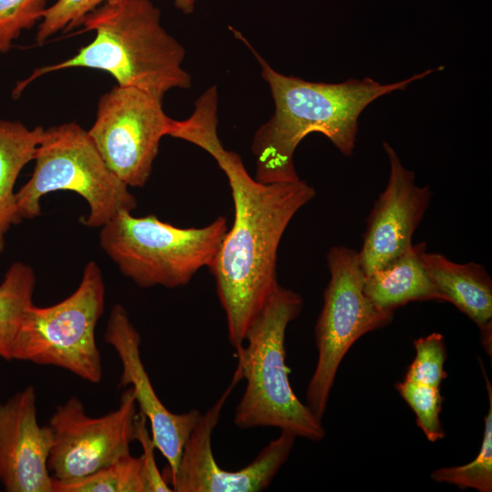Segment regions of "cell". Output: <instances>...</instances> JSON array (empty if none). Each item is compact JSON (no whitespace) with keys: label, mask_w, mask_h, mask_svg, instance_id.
<instances>
[{"label":"cell","mask_w":492,"mask_h":492,"mask_svg":"<svg viewBox=\"0 0 492 492\" xmlns=\"http://www.w3.org/2000/svg\"><path fill=\"white\" fill-rule=\"evenodd\" d=\"M302 308L297 292L278 285L250 326L246 345L236 350V369L246 381L233 418L238 427H277L312 441L324 437L322 419L294 394L286 364V330Z\"/></svg>","instance_id":"4"},{"label":"cell","mask_w":492,"mask_h":492,"mask_svg":"<svg viewBox=\"0 0 492 492\" xmlns=\"http://www.w3.org/2000/svg\"><path fill=\"white\" fill-rule=\"evenodd\" d=\"M29 180L15 193L21 219L41 213L40 201L51 192L69 190L88 205L83 224L101 228L119 212L132 211L137 200L108 167L87 130L76 122L44 128Z\"/></svg>","instance_id":"6"},{"label":"cell","mask_w":492,"mask_h":492,"mask_svg":"<svg viewBox=\"0 0 492 492\" xmlns=\"http://www.w3.org/2000/svg\"><path fill=\"white\" fill-rule=\"evenodd\" d=\"M46 0H0V53H7L23 31L41 21Z\"/></svg>","instance_id":"24"},{"label":"cell","mask_w":492,"mask_h":492,"mask_svg":"<svg viewBox=\"0 0 492 492\" xmlns=\"http://www.w3.org/2000/svg\"><path fill=\"white\" fill-rule=\"evenodd\" d=\"M137 407L131 387L123 392L116 410L99 417L89 416L76 396L57 405L49 420L53 445L47 467L52 478L87 477L130 454Z\"/></svg>","instance_id":"10"},{"label":"cell","mask_w":492,"mask_h":492,"mask_svg":"<svg viewBox=\"0 0 492 492\" xmlns=\"http://www.w3.org/2000/svg\"><path fill=\"white\" fill-rule=\"evenodd\" d=\"M383 147L389 159L390 174L370 212L358 251L364 276L412 247L413 234L432 197L428 186L415 183V173L403 166L395 150L385 141Z\"/></svg>","instance_id":"12"},{"label":"cell","mask_w":492,"mask_h":492,"mask_svg":"<svg viewBox=\"0 0 492 492\" xmlns=\"http://www.w3.org/2000/svg\"><path fill=\"white\" fill-rule=\"evenodd\" d=\"M162 100L131 87L115 86L98 100L87 133L110 170L128 188L149 180L159 143L172 118Z\"/></svg>","instance_id":"9"},{"label":"cell","mask_w":492,"mask_h":492,"mask_svg":"<svg viewBox=\"0 0 492 492\" xmlns=\"http://www.w3.org/2000/svg\"><path fill=\"white\" fill-rule=\"evenodd\" d=\"M34 270L21 261L8 268L0 284V357L10 361L12 345L26 309L33 303Z\"/></svg>","instance_id":"18"},{"label":"cell","mask_w":492,"mask_h":492,"mask_svg":"<svg viewBox=\"0 0 492 492\" xmlns=\"http://www.w3.org/2000/svg\"><path fill=\"white\" fill-rule=\"evenodd\" d=\"M147 425V417L141 412H137L135 417V440L139 442L143 449L140 457L144 492H171V487L157 466L154 455L156 447Z\"/></svg>","instance_id":"25"},{"label":"cell","mask_w":492,"mask_h":492,"mask_svg":"<svg viewBox=\"0 0 492 492\" xmlns=\"http://www.w3.org/2000/svg\"><path fill=\"white\" fill-rule=\"evenodd\" d=\"M54 492H144L141 457L128 454L91 475L68 481L53 479Z\"/></svg>","instance_id":"20"},{"label":"cell","mask_w":492,"mask_h":492,"mask_svg":"<svg viewBox=\"0 0 492 492\" xmlns=\"http://www.w3.org/2000/svg\"><path fill=\"white\" fill-rule=\"evenodd\" d=\"M424 242L413 244L405 253L384 267L364 276V291L368 299L384 311L415 301H439L422 261Z\"/></svg>","instance_id":"16"},{"label":"cell","mask_w":492,"mask_h":492,"mask_svg":"<svg viewBox=\"0 0 492 492\" xmlns=\"http://www.w3.org/2000/svg\"><path fill=\"white\" fill-rule=\"evenodd\" d=\"M43 132L41 126L29 128L20 121L0 119V253L8 230L22 220L14 188L23 168L34 160Z\"/></svg>","instance_id":"17"},{"label":"cell","mask_w":492,"mask_h":492,"mask_svg":"<svg viewBox=\"0 0 492 492\" xmlns=\"http://www.w3.org/2000/svg\"><path fill=\"white\" fill-rule=\"evenodd\" d=\"M487 390L489 407L485 417L483 441L476 458L466 465L445 466L434 470L430 477L438 483H447L461 489L492 491V386L479 360Z\"/></svg>","instance_id":"19"},{"label":"cell","mask_w":492,"mask_h":492,"mask_svg":"<svg viewBox=\"0 0 492 492\" xmlns=\"http://www.w3.org/2000/svg\"><path fill=\"white\" fill-rule=\"evenodd\" d=\"M105 303L100 268L89 261L78 287L47 307L32 303L15 337L11 360L66 369L90 383H99L102 365L95 329Z\"/></svg>","instance_id":"7"},{"label":"cell","mask_w":492,"mask_h":492,"mask_svg":"<svg viewBox=\"0 0 492 492\" xmlns=\"http://www.w3.org/2000/svg\"><path fill=\"white\" fill-rule=\"evenodd\" d=\"M415 356L409 365L405 379L440 388L447 377L444 368L446 350L444 336L432 333L414 342Z\"/></svg>","instance_id":"22"},{"label":"cell","mask_w":492,"mask_h":492,"mask_svg":"<svg viewBox=\"0 0 492 492\" xmlns=\"http://www.w3.org/2000/svg\"><path fill=\"white\" fill-rule=\"evenodd\" d=\"M119 0H56L47 6L38 24L36 41L44 43L55 34L80 26L85 17L99 6Z\"/></svg>","instance_id":"23"},{"label":"cell","mask_w":492,"mask_h":492,"mask_svg":"<svg viewBox=\"0 0 492 492\" xmlns=\"http://www.w3.org/2000/svg\"><path fill=\"white\" fill-rule=\"evenodd\" d=\"M104 339L115 349L122 365L118 386L130 385L132 388L138 411L149 423L154 446L168 462L162 475H173L184 445L200 417V412L192 409L174 414L159 400L141 359L140 334L121 304L112 308Z\"/></svg>","instance_id":"13"},{"label":"cell","mask_w":492,"mask_h":492,"mask_svg":"<svg viewBox=\"0 0 492 492\" xmlns=\"http://www.w3.org/2000/svg\"><path fill=\"white\" fill-rule=\"evenodd\" d=\"M326 260L330 280L314 329L318 356L306 389V405L321 419L348 350L361 336L386 326L394 318V312L378 308L364 293L358 251L333 246Z\"/></svg>","instance_id":"8"},{"label":"cell","mask_w":492,"mask_h":492,"mask_svg":"<svg viewBox=\"0 0 492 492\" xmlns=\"http://www.w3.org/2000/svg\"><path fill=\"white\" fill-rule=\"evenodd\" d=\"M53 445L49 425L36 417L30 385L0 404V483L7 492H54L47 461Z\"/></svg>","instance_id":"14"},{"label":"cell","mask_w":492,"mask_h":492,"mask_svg":"<svg viewBox=\"0 0 492 492\" xmlns=\"http://www.w3.org/2000/svg\"><path fill=\"white\" fill-rule=\"evenodd\" d=\"M228 231L223 216L201 228H179L155 215L121 211L101 227L99 243L123 275L142 288H177L210 268Z\"/></svg>","instance_id":"5"},{"label":"cell","mask_w":492,"mask_h":492,"mask_svg":"<svg viewBox=\"0 0 492 492\" xmlns=\"http://www.w3.org/2000/svg\"><path fill=\"white\" fill-rule=\"evenodd\" d=\"M169 136L208 152L231 187L233 224L210 270L225 313L229 341L238 350L279 285L276 263L282 235L293 216L315 197V190L301 179L261 183L249 174L241 157L226 149L219 138L215 87L200 96L188 118L173 120Z\"/></svg>","instance_id":"1"},{"label":"cell","mask_w":492,"mask_h":492,"mask_svg":"<svg viewBox=\"0 0 492 492\" xmlns=\"http://www.w3.org/2000/svg\"><path fill=\"white\" fill-rule=\"evenodd\" d=\"M395 388L415 413L416 425L427 440L436 442L444 438L446 433L439 419L444 399L440 389L405 378Z\"/></svg>","instance_id":"21"},{"label":"cell","mask_w":492,"mask_h":492,"mask_svg":"<svg viewBox=\"0 0 492 492\" xmlns=\"http://www.w3.org/2000/svg\"><path fill=\"white\" fill-rule=\"evenodd\" d=\"M236 370V369H235ZM241 376L237 370L225 391L200 417L186 441L178 468L163 476L174 492H259L266 489L287 461L296 436L281 430L244 467L230 471L221 468L214 456L211 436L218 425L227 398Z\"/></svg>","instance_id":"11"},{"label":"cell","mask_w":492,"mask_h":492,"mask_svg":"<svg viewBox=\"0 0 492 492\" xmlns=\"http://www.w3.org/2000/svg\"><path fill=\"white\" fill-rule=\"evenodd\" d=\"M198 0H173L174 5L185 15L193 13Z\"/></svg>","instance_id":"26"},{"label":"cell","mask_w":492,"mask_h":492,"mask_svg":"<svg viewBox=\"0 0 492 492\" xmlns=\"http://www.w3.org/2000/svg\"><path fill=\"white\" fill-rule=\"evenodd\" d=\"M80 32L95 37L73 56L36 68L17 84L19 95L33 80L51 72L84 67L108 72L118 86L143 90L162 100L174 88H189L191 76L182 67L185 49L161 24L150 0H119L87 15Z\"/></svg>","instance_id":"3"},{"label":"cell","mask_w":492,"mask_h":492,"mask_svg":"<svg viewBox=\"0 0 492 492\" xmlns=\"http://www.w3.org/2000/svg\"><path fill=\"white\" fill-rule=\"evenodd\" d=\"M422 261L441 302H451L478 326L482 345L491 356L492 280L484 266L456 263L426 250Z\"/></svg>","instance_id":"15"},{"label":"cell","mask_w":492,"mask_h":492,"mask_svg":"<svg viewBox=\"0 0 492 492\" xmlns=\"http://www.w3.org/2000/svg\"><path fill=\"white\" fill-rule=\"evenodd\" d=\"M231 30L258 61L274 102L273 115L257 129L251 142L256 157L254 179L261 183L300 179L293 163L294 151L302 139L313 132L322 133L340 152L351 157L359 116L370 103L393 91L405 90L414 81L444 68L426 69L391 84H381L370 77L337 84L310 82L279 73L241 32L232 27Z\"/></svg>","instance_id":"2"}]
</instances>
